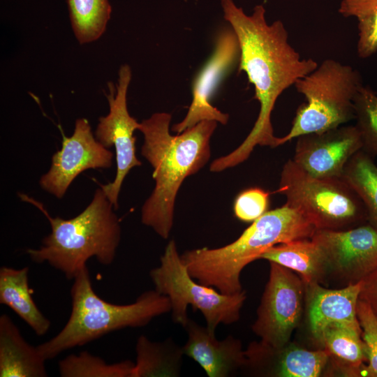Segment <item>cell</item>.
Wrapping results in <instances>:
<instances>
[{
  "instance_id": "cell-2",
  "label": "cell",
  "mask_w": 377,
  "mask_h": 377,
  "mask_svg": "<svg viewBox=\"0 0 377 377\" xmlns=\"http://www.w3.org/2000/svg\"><path fill=\"white\" fill-rule=\"evenodd\" d=\"M172 115L156 112L140 123L144 136L141 154L154 168L155 186L141 209L142 223L163 239L169 237L173 226L174 208L184 180L198 172L208 162L210 139L217 121L205 120L172 135Z\"/></svg>"
},
{
  "instance_id": "cell-18",
  "label": "cell",
  "mask_w": 377,
  "mask_h": 377,
  "mask_svg": "<svg viewBox=\"0 0 377 377\" xmlns=\"http://www.w3.org/2000/svg\"><path fill=\"white\" fill-rule=\"evenodd\" d=\"M260 258L296 272L304 286L320 284L328 272L322 249L311 238L278 244L265 251Z\"/></svg>"
},
{
  "instance_id": "cell-5",
  "label": "cell",
  "mask_w": 377,
  "mask_h": 377,
  "mask_svg": "<svg viewBox=\"0 0 377 377\" xmlns=\"http://www.w3.org/2000/svg\"><path fill=\"white\" fill-rule=\"evenodd\" d=\"M71 296V313L64 327L54 337L36 346L45 360L112 332L144 327L154 318L171 311L168 297L155 289L144 292L128 304H114L102 300L93 288L87 266L73 279Z\"/></svg>"
},
{
  "instance_id": "cell-24",
  "label": "cell",
  "mask_w": 377,
  "mask_h": 377,
  "mask_svg": "<svg viewBox=\"0 0 377 377\" xmlns=\"http://www.w3.org/2000/svg\"><path fill=\"white\" fill-rule=\"evenodd\" d=\"M133 367L130 360L108 363L88 351L71 354L58 364L61 377H132Z\"/></svg>"
},
{
  "instance_id": "cell-26",
  "label": "cell",
  "mask_w": 377,
  "mask_h": 377,
  "mask_svg": "<svg viewBox=\"0 0 377 377\" xmlns=\"http://www.w3.org/2000/svg\"><path fill=\"white\" fill-rule=\"evenodd\" d=\"M355 125L363 142L362 150L377 156V95L369 87L362 86L354 99Z\"/></svg>"
},
{
  "instance_id": "cell-11",
  "label": "cell",
  "mask_w": 377,
  "mask_h": 377,
  "mask_svg": "<svg viewBox=\"0 0 377 377\" xmlns=\"http://www.w3.org/2000/svg\"><path fill=\"white\" fill-rule=\"evenodd\" d=\"M114 154L94 136L87 119L75 121L71 136L63 134L61 148L52 157L48 171L39 180L42 189L61 199L73 181L88 169H106Z\"/></svg>"
},
{
  "instance_id": "cell-4",
  "label": "cell",
  "mask_w": 377,
  "mask_h": 377,
  "mask_svg": "<svg viewBox=\"0 0 377 377\" xmlns=\"http://www.w3.org/2000/svg\"><path fill=\"white\" fill-rule=\"evenodd\" d=\"M19 197L36 206L51 226V232L38 249L26 251L33 262L47 263L73 280L93 257L103 265L112 263L121 229L115 209L101 187L88 206L70 219L51 216L40 202L27 194L19 193Z\"/></svg>"
},
{
  "instance_id": "cell-16",
  "label": "cell",
  "mask_w": 377,
  "mask_h": 377,
  "mask_svg": "<svg viewBox=\"0 0 377 377\" xmlns=\"http://www.w3.org/2000/svg\"><path fill=\"white\" fill-rule=\"evenodd\" d=\"M361 287V281L340 289H327L319 283L305 286L309 327L318 343L324 330L330 324L340 323L361 329L357 316Z\"/></svg>"
},
{
  "instance_id": "cell-29",
  "label": "cell",
  "mask_w": 377,
  "mask_h": 377,
  "mask_svg": "<svg viewBox=\"0 0 377 377\" xmlns=\"http://www.w3.org/2000/svg\"><path fill=\"white\" fill-rule=\"evenodd\" d=\"M361 282L359 299L368 303L377 316V263Z\"/></svg>"
},
{
  "instance_id": "cell-20",
  "label": "cell",
  "mask_w": 377,
  "mask_h": 377,
  "mask_svg": "<svg viewBox=\"0 0 377 377\" xmlns=\"http://www.w3.org/2000/svg\"><path fill=\"white\" fill-rule=\"evenodd\" d=\"M136 361L132 377H177L180 375L182 346L171 337L163 341H152L140 335L135 345Z\"/></svg>"
},
{
  "instance_id": "cell-23",
  "label": "cell",
  "mask_w": 377,
  "mask_h": 377,
  "mask_svg": "<svg viewBox=\"0 0 377 377\" xmlns=\"http://www.w3.org/2000/svg\"><path fill=\"white\" fill-rule=\"evenodd\" d=\"M70 21L80 44L98 40L110 18L109 0H67Z\"/></svg>"
},
{
  "instance_id": "cell-14",
  "label": "cell",
  "mask_w": 377,
  "mask_h": 377,
  "mask_svg": "<svg viewBox=\"0 0 377 377\" xmlns=\"http://www.w3.org/2000/svg\"><path fill=\"white\" fill-rule=\"evenodd\" d=\"M240 49L237 38L232 30L220 33L214 51L205 66L196 77L192 90V101L185 117L172 127L179 134L205 120H212L223 125L229 115L214 107L210 98L222 77L239 59Z\"/></svg>"
},
{
  "instance_id": "cell-27",
  "label": "cell",
  "mask_w": 377,
  "mask_h": 377,
  "mask_svg": "<svg viewBox=\"0 0 377 377\" xmlns=\"http://www.w3.org/2000/svg\"><path fill=\"white\" fill-rule=\"evenodd\" d=\"M357 316L369 362L368 366L364 368L363 374L377 377V316L370 305L360 299L357 304Z\"/></svg>"
},
{
  "instance_id": "cell-10",
  "label": "cell",
  "mask_w": 377,
  "mask_h": 377,
  "mask_svg": "<svg viewBox=\"0 0 377 377\" xmlns=\"http://www.w3.org/2000/svg\"><path fill=\"white\" fill-rule=\"evenodd\" d=\"M118 83L114 91L112 82L108 83L110 94L106 95L109 112L101 117L95 131V138L105 147L115 149L117 172L114 180L106 184H99L116 210L118 197L124 179L129 171L142 163L135 156V137L140 123L131 117L127 108V92L132 77L131 68L127 64L121 66L118 73Z\"/></svg>"
},
{
  "instance_id": "cell-22",
  "label": "cell",
  "mask_w": 377,
  "mask_h": 377,
  "mask_svg": "<svg viewBox=\"0 0 377 377\" xmlns=\"http://www.w3.org/2000/svg\"><path fill=\"white\" fill-rule=\"evenodd\" d=\"M341 178L362 201L371 224L377 228V165L372 156L362 149L346 165Z\"/></svg>"
},
{
  "instance_id": "cell-13",
  "label": "cell",
  "mask_w": 377,
  "mask_h": 377,
  "mask_svg": "<svg viewBox=\"0 0 377 377\" xmlns=\"http://www.w3.org/2000/svg\"><path fill=\"white\" fill-rule=\"evenodd\" d=\"M363 148L355 126H340L297 138L293 161L309 175L340 178L351 157Z\"/></svg>"
},
{
  "instance_id": "cell-7",
  "label": "cell",
  "mask_w": 377,
  "mask_h": 377,
  "mask_svg": "<svg viewBox=\"0 0 377 377\" xmlns=\"http://www.w3.org/2000/svg\"><path fill=\"white\" fill-rule=\"evenodd\" d=\"M278 191L316 230H346L368 220L360 198L341 177H313L293 159L283 166Z\"/></svg>"
},
{
  "instance_id": "cell-1",
  "label": "cell",
  "mask_w": 377,
  "mask_h": 377,
  "mask_svg": "<svg viewBox=\"0 0 377 377\" xmlns=\"http://www.w3.org/2000/svg\"><path fill=\"white\" fill-rule=\"evenodd\" d=\"M224 19L235 34L240 49L239 71L246 73L254 86L255 98L260 103L256 123L244 142L231 153L215 159L212 172H221L246 161L257 145L276 147L271 114L279 96L297 80L315 70L316 61L301 58L288 42L283 23L278 20L268 24L265 8L260 4L246 15L233 0H221Z\"/></svg>"
},
{
  "instance_id": "cell-28",
  "label": "cell",
  "mask_w": 377,
  "mask_h": 377,
  "mask_svg": "<svg viewBox=\"0 0 377 377\" xmlns=\"http://www.w3.org/2000/svg\"><path fill=\"white\" fill-rule=\"evenodd\" d=\"M269 193L259 188L244 190L237 197L234 204L236 217L245 222L253 221L267 212Z\"/></svg>"
},
{
  "instance_id": "cell-6",
  "label": "cell",
  "mask_w": 377,
  "mask_h": 377,
  "mask_svg": "<svg viewBox=\"0 0 377 377\" xmlns=\"http://www.w3.org/2000/svg\"><path fill=\"white\" fill-rule=\"evenodd\" d=\"M363 86L359 72L332 59L324 60L294 84L306 102L299 106L291 128L279 146L299 136L320 133L355 119L354 99Z\"/></svg>"
},
{
  "instance_id": "cell-3",
  "label": "cell",
  "mask_w": 377,
  "mask_h": 377,
  "mask_svg": "<svg viewBox=\"0 0 377 377\" xmlns=\"http://www.w3.org/2000/svg\"><path fill=\"white\" fill-rule=\"evenodd\" d=\"M316 230L308 219L286 203L253 221L233 242L219 248L188 250L181 258L195 280L223 294L233 295L243 290V269L269 248L311 238Z\"/></svg>"
},
{
  "instance_id": "cell-25",
  "label": "cell",
  "mask_w": 377,
  "mask_h": 377,
  "mask_svg": "<svg viewBox=\"0 0 377 377\" xmlns=\"http://www.w3.org/2000/svg\"><path fill=\"white\" fill-rule=\"evenodd\" d=\"M339 12L357 20V53L362 59L377 52V0H342Z\"/></svg>"
},
{
  "instance_id": "cell-15",
  "label": "cell",
  "mask_w": 377,
  "mask_h": 377,
  "mask_svg": "<svg viewBox=\"0 0 377 377\" xmlns=\"http://www.w3.org/2000/svg\"><path fill=\"white\" fill-rule=\"evenodd\" d=\"M184 328L187 333L184 353L197 362L207 376L230 377L244 370L247 360L239 339L228 335L219 340L207 326L191 318Z\"/></svg>"
},
{
  "instance_id": "cell-9",
  "label": "cell",
  "mask_w": 377,
  "mask_h": 377,
  "mask_svg": "<svg viewBox=\"0 0 377 377\" xmlns=\"http://www.w3.org/2000/svg\"><path fill=\"white\" fill-rule=\"evenodd\" d=\"M269 265V279L251 329L263 346L278 352L289 344L300 321L305 286L293 271L274 262Z\"/></svg>"
},
{
  "instance_id": "cell-19",
  "label": "cell",
  "mask_w": 377,
  "mask_h": 377,
  "mask_svg": "<svg viewBox=\"0 0 377 377\" xmlns=\"http://www.w3.org/2000/svg\"><path fill=\"white\" fill-rule=\"evenodd\" d=\"M29 267L15 269L3 266L0 269V303L10 307L35 332L45 335L50 321L35 304L28 283Z\"/></svg>"
},
{
  "instance_id": "cell-8",
  "label": "cell",
  "mask_w": 377,
  "mask_h": 377,
  "mask_svg": "<svg viewBox=\"0 0 377 377\" xmlns=\"http://www.w3.org/2000/svg\"><path fill=\"white\" fill-rule=\"evenodd\" d=\"M149 276L154 289L168 297L173 322L183 327L189 319L188 305L202 313L207 327L214 334L220 324L231 325L239 320L246 291L226 295L195 280L182 261L174 239L169 241L160 258V265L151 269Z\"/></svg>"
},
{
  "instance_id": "cell-21",
  "label": "cell",
  "mask_w": 377,
  "mask_h": 377,
  "mask_svg": "<svg viewBox=\"0 0 377 377\" xmlns=\"http://www.w3.org/2000/svg\"><path fill=\"white\" fill-rule=\"evenodd\" d=\"M329 357L343 373L357 376L367 359L362 330L340 323L325 327L320 341Z\"/></svg>"
},
{
  "instance_id": "cell-12",
  "label": "cell",
  "mask_w": 377,
  "mask_h": 377,
  "mask_svg": "<svg viewBox=\"0 0 377 377\" xmlns=\"http://www.w3.org/2000/svg\"><path fill=\"white\" fill-rule=\"evenodd\" d=\"M328 267L349 283L360 281L377 263V228L371 224L346 230H317L311 237Z\"/></svg>"
},
{
  "instance_id": "cell-17",
  "label": "cell",
  "mask_w": 377,
  "mask_h": 377,
  "mask_svg": "<svg viewBox=\"0 0 377 377\" xmlns=\"http://www.w3.org/2000/svg\"><path fill=\"white\" fill-rule=\"evenodd\" d=\"M37 347L23 338L6 313L0 316V377H46L45 362Z\"/></svg>"
}]
</instances>
